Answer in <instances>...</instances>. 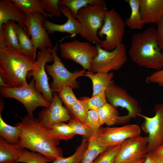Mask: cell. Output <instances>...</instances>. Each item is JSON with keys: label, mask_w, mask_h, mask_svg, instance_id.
I'll use <instances>...</instances> for the list:
<instances>
[{"label": "cell", "mask_w": 163, "mask_h": 163, "mask_svg": "<svg viewBox=\"0 0 163 163\" xmlns=\"http://www.w3.org/2000/svg\"><path fill=\"white\" fill-rule=\"evenodd\" d=\"M97 55L92 60L91 71L93 72L108 73L120 69L127 60L125 45L122 43L114 50L108 51L96 45Z\"/></svg>", "instance_id": "9c48e42d"}, {"label": "cell", "mask_w": 163, "mask_h": 163, "mask_svg": "<svg viewBox=\"0 0 163 163\" xmlns=\"http://www.w3.org/2000/svg\"><path fill=\"white\" fill-rule=\"evenodd\" d=\"M139 0H126L131 9L130 16L125 21L126 25L132 29L141 30L144 25L140 14Z\"/></svg>", "instance_id": "cb8c5ba5"}, {"label": "cell", "mask_w": 163, "mask_h": 163, "mask_svg": "<svg viewBox=\"0 0 163 163\" xmlns=\"http://www.w3.org/2000/svg\"><path fill=\"white\" fill-rule=\"evenodd\" d=\"M85 124L94 132H96L98 131L101 126L97 111L93 110H88Z\"/></svg>", "instance_id": "f35d334b"}, {"label": "cell", "mask_w": 163, "mask_h": 163, "mask_svg": "<svg viewBox=\"0 0 163 163\" xmlns=\"http://www.w3.org/2000/svg\"><path fill=\"white\" fill-rule=\"evenodd\" d=\"M120 145L108 148L101 154L92 163H114Z\"/></svg>", "instance_id": "d590c367"}, {"label": "cell", "mask_w": 163, "mask_h": 163, "mask_svg": "<svg viewBox=\"0 0 163 163\" xmlns=\"http://www.w3.org/2000/svg\"><path fill=\"white\" fill-rule=\"evenodd\" d=\"M16 30L21 47L20 53L32 58L37 60V55L31 39L27 33L20 24H17Z\"/></svg>", "instance_id": "603a6c76"}, {"label": "cell", "mask_w": 163, "mask_h": 163, "mask_svg": "<svg viewBox=\"0 0 163 163\" xmlns=\"http://www.w3.org/2000/svg\"><path fill=\"white\" fill-rule=\"evenodd\" d=\"M88 145V139L84 137L80 144L73 155L66 158L63 157L58 158L50 163H80Z\"/></svg>", "instance_id": "4dcf8cb0"}, {"label": "cell", "mask_w": 163, "mask_h": 163, "mask_svg": "<svg viewBox=\"0 0 163 163\" xmlns=\"http://www.w3.org/2000/svg\"><path fill=\"white\" fill-rule=\"evenodd\" d=\"M39 1L44 11L52 17H61L62 14L59 8V0H39Z\"/></svg>", "instance_id": "74e56055"}, {"label": "cell", "mask_w": 163, "mask_h": 163, "mask_svg": "<svg viewBox=\"0 0 163 163\" xmlns=\"http://www.w3.org/2000/svg\"><path fill=\"white\" fill-rule=\"evenodd\" d=\"M97 132L88 139V145L80 163H92L95 159L108 148L100 145L97 140Z\"/></svg>", "instance_id": "484cf974"}, {"label": "cell", "mask_w": 163, "mask_h": 163, "mask_svg": "<svg viewBox=\"0 0 163 163\" xmlns=\"http://www.w3.org/2000/svg\"><path fill=\"white\" fill-rule=\"evenodd\" d=\"M105 93L108 103L116 108L120 107L128 111L127 115L120 116L117 124L126 123L142 114L137 101L123 88L113 83L108 87Z\"/></svg>", "instance_id": "ba28073f"}, {"label": "cell", "mask_w": 163, "mask_h": 163, "mask_svg": "<svg viewBox=\"0 0 163 163\" xmlns=\"http://www.w3.org/2000/svg\"><path fill=\"white\" fill-rule=\"evenodd\" d=\"M154 111L155 115L153 117L142 114L140 116L144 119L141 128L149 135L148 153L153 152L163 144V102L156 104Z\"/></svg>", "instance_id": "4fadbf2b"}, {"label": "cell", "mask_w": 163, "mask_h": 163, "mask_svg": "<svg viewBox=\"0 0 163 163\" xmlns=\"http://www.w3.org/2000/svg\"><path fill=\"white\" fill-rule=\"evenodd\" d=\"M85 76L89 78L92 81L93 88L92 96L105 92L110 85L114 83V81L112 80L114 73L112 72L94 73L88 71L85 72Z\"/></svg>", "instance_id": "44dd1931"}, {"label": "cell", "mask_w": 163, "mask_h": 163, "mask_svg": "<svg viewBox=\"0 0 163 163\" xmlns=\"http://www.w3.org/2000/svg\"><path fill=\"white\" fill-rule=\"evenodd\" d=\"M53 94V99L50 105L41 111L37 118L47 128L56 123L69 121L71 119L68 110L63 105L59 95L56 92Z\"/></svg>", "instance_id": "2e32d148"}, {"label": "cell", "mask_w": 163, "mask_h": 163, "mask_svg": "<svg viewBox=\"0 0 163 163\" xmlns=\"http://www.w3.org/2000/svg\"><path fill=\"white\" fill-rule=\"evenodd\" d=\"M95 3L106 5V2L103 0H59V5L67 7L72 16L76 18L78 11L81 9L88 5Z\"/></svg>", "instance_id": "f546056e"}, {"label": "cell", "mask_w": 163, "mask_h": 163, "mask_svg": "<svg viewBox=\"0 0 163 163\" xmlns=\"http://www.w3.org/2000/svg\"><path fill=\"white\" fill-rule=\"evenodd\" d=\"M141 131L140 127L136 124L101 127L97 132V140L100 145L108 148L121 145L127 139L140 136Z\"/></svg>", "instance_id": "8fae6325"}, {"label": "cell", "mask_w": 163, "mask_h": 163, "mask_svg": "<svg viewBox=\"0 0 163 163\" xmlns=\"http://www.w3.org/2000/svg\"><path fill=\"white\" fill-rule=\"evenodd\" d=\"M157 24V40L159 48L163 51V18Z\"/></svg>", "instance_id": "60d3db41"}, {"label": "cell", "mask_w": 163, "mask_h": 163, "mask_svg": "<svg viewBox=\"0 0 163 163\" xmlns=\"http://www.w3.org/2000/svg\"><path fill=\"white\" fill-rule=\"evenodd\" d=\"M59 8L61 14L67 18V21L64 24H58L46 19L43 21V27L49 34H53L56 32L66 33L70 34L71 37H74L82 31V27L80 23L72 16L67 7L59 5Z\"/></svg>", "instance_id": "e0dca14e"}, {"label": "cell", "mask_w": 163, "mask_h": 163, "mask_svg": "<svg viewBox=\"0 0 163 163\" xmlns=\"http://www.w3.org/2000/svg\"><path fill=\"white\" fill-rule=\"evenodd\" d=\"M152 153L157 163H163V144L157 148Z\"/></svg>", "instance_id": "b9f144b4"}, {"label": "cell", "mask_w": 163, "mask_h": 163, "mask_svg": "<svg viewBox=\"0 0 163 163\" xmlns=\"http://www.w3.org/2000/svg\"><path fill=\"white\" fill-rule=\"evenodd\" d=\"M129 55L140 66L157 71L163 69V51L158 43L156 29L152 27L133 34Z\"/></svg>", "instance_id": "7a4b0ae2"}, {"label": "cell", "mask_w": 163, "mask_h": 163, "mask_svg": "<svg viewBox=\"0 0 163 163\" xmlns=\"http://www.w3.org/2000/svg\"><path fill=\"white\" fill-rule=\"evenodd\" d=\"M26 18L27 15L11 0H0V29L4 24L13 20L21 24L27 33L24 26Z\"/></svg>", "instance_id": "d6986e66"}, {"label": "cell", "mask_w": 163, "mask_h": 163, "mask_svg": "<svg viewBox=\"0 0 163 163\" xmlns=\"http://www.w3.org/2000/svg\"><path fill=\"white\" fill-rule=\"evenodd\" d=\"M37 68L31 58L9 47L0 48V76L8 87L27 85L28 73Z\"/></svg>", "instance_id": "3957f363"}, {"label": "cell", "mask_w": 163, "mask_h": 163, "mask_svg": "<svg viewBox=\"0 0 163 163\" xmlns=\"http://www.w3.org/2000/svg\"><path fill=\"white\" fill-rule=\"evenodd\" d=\"M59 45L56 43L52 48H50L51 53L54 57V61L51 65L46 64L45 69L47 72L52 77L53 80L50 85L53 92L59 93L62 88L69 86L72 89L79 88V82L77 79L80 77L85 76V70H76L71 72L66 68L59 57L57 52Z\"/></svg>", "instance_id": "5b68a950"}, {"label": "cell", "mask_w": 163, "mask_h": 163, "mask_svg": "<svg viewBox=\"0 0 163 163\" xmlns=\"http://www.w3.org/2000/svg\"><path fill=\"white\" fill-rule=\"evenodd\" d=\"M54 61V57L50 48H46L38 51L36 61L38 68L29 72L28 77H33L36 88L42 94L44 98L51 103L53 99V91L48 82L45 66L48 62Z\"/></svg>", "instance_id": "7c38bea8"}, {"label": "cell", "mask_w": 163, "mask_h": 163, "mask_svg": "<svg viewBox=\"0 0 163 163\" xmlns=\"http://www.w3.org/2000/svg\"><path fill=\"white\" fill-rule=\"evenodd\" d=\"M15 21L10 20L0 29V48L9 47L20 53L21 47L16 30Z\"/></svg>", "instance_id": "ffe728a7"}, {"label": "cell", "mask_w": 163, "mask_h": 163, "mask_svg": "<svg viewBox=\"0 0 163 163\" xmlns=\"http://www.w3.org/2000/svg\"><path fill=\"white\" fill-rule=\"evenodd\" d=\"M145 82L148 83H156L160 86H163V69L147 76Z\"/></svg>", "instance_id": "ab89813d"}, {"label": "cell", "mask_w": 163, "mask_h": 163, "mask_svg": "<svg viewBox=\"0 0 163 163\" xmlns=\"http://www.w3.org/2000/svg\"><path fill=\"white\" fill-rule=\"evenodd\" d=\"M24 149L19 144L10 143L0 138V163H15Z\"/></svg>", "instance_id": "7402d4cb"}, {"label": "cell", "mask_w": 163, "mask_h": 163, "mask_svg": "<svg viewBox=\"0 0 163 163\" xmlns=\"http://www.w3.org/2000/svg\"><path fill=\"white\" fill-rule=\"evenodd\" d=\"M51 161L41 154L24 149L15 163H49Z\"/></svg>", "instance_id": "1f68e13d"}, {"label": "cell", "mask_w": 163, "mask_h": 163, "mask_svg": "<svg viewBox=\"0 0 163 163\" xmlns=\"http://www.w3.org/2000/svg\"><path fill=\"white\" fill-rule=\"evenodd\" d=\"M72 89L70 86H65L58 93L59 97L68 110L78 100L73 93Z\"/></svg>", "instance_id": "8d00e7d4"}, {"label": "cell", "mask_w": 163, "mask_h": 163, "mask_svg": "<svg viewBox=\"0 0 163 163\" xmlns=\"http://www.w3.org/2000/svg\"><path fill=\"white\" fill-rule=\"evenodd\" d=\"M139 5L144 24H157L163 18V0H139Z\"/></svg>", "instance_id": "ac0fdd59"}, {"label": "cell", "mask_w": 163, "mask_h": 163, "mask_svg": "<svg viewBox=\"0 0 163 163\" xmlns=\"http://www.w3.org/2000/svg\"><path fill=\"white\" fill-rule=\"evenodd\" d=\"M46 19V17L38 13L27 15L24 26L27 29L28 35L31 37L36 53L37 49L41 50L46 48H52L53 47L49 34L43 26V21Z\"/></svg>", "instance_id": "5bb4252c"}, {"label": "cell", "mask_w": 163, "mask_h": 163, "mask_svg": "<svg viewBox=\"0 0 163 163\" xmlns=\"http://www.w3.org/2000/svg\"><path fill=\"white\" fill-rule=\"evenodd\" d=\"M59 46L62 57L71 60L80 64L84 69L91 71V62L98 54L96 46L77 40L60 43Z\"/></svg>", "instance_id": "30bf717a"}, {"label": "cell", "mask_w": 163, "mask_h": 163, "mask_svg": "<svg viewBox=\"0 0 163 163\" xmlns=\"http://www.w3.org/2000/svg\"><path fill=\"white\" fill-rule=\"evenodd\" d=\"M108 11L106 5L95 3L81 9L76 18L80 23L81 36L88 41L99 45L101 40L98 37V30L102 28Z\"/></svg>", "instance_id": "277c9868"}, {"label": "cell", "mask_w": 163, "mask_h": 163, "mask_svg": "<svg viewBox=\"0 0 163 163\" xmlns=\"http://www.w3.org/2000/svg\"><path fill=\"white\" fill-rule=\"evenodd\" d=\"M0 95L5 98L15 99L25 107L28 115L34 117L33 112L39 107H47L51 103L46 100L36 88L33 78L27 85L16 88H0Z\"/></svg>", "instance_id": "8992f818"}, {"label": "cell", "mask_w": 163, "mask_h": 163, "mask_svg": "<svg viewBox=\"0 0 163 163\" xmlns=\"http://www.w3.org/2000/svg\"><path fill=\"white\" fill-rule=\"evenodd\" d=\"M21 131L17 126L8 124L2 118L0 112V136L8 142L19 143Z\"/></svg>", "instance_id": "4316f807"}, {"label": "cell", "mask_w": 163, "mask_h": 163, "mask_svg": "<svg viewBox=\"0 0 163 163\" xmlns=\"http://www.w3.org/2000/svg\"><path fill=\"white\" fill-rule=\"evenodd\" d=\"M47 128L50 133L59 141L70 139L75 135L69 124L63 122L56 123Z\"/></svg>", "instance_id": "f1b7e54d"}, {"label": "cell", "mask_w": 163, "mask_h": 163, "mask_svg": "<svg viewBox=\"0 0 163 163\" xmlns=\"http://www.w3.org/2000/svg\"><path fill=\"white\" fill-rule=\"evenodd\" d=\"M125 21L114 8L107 11L103 25L97 34L105 39L99 44L102 48L111 51L122 43L125 26Z\"/></svg>", "instance_id": "52a82bcc"}, {"label": "cell", "mask_w": 163, "mask_h": 163, "mask_svg": "<svg viewBox=\"0 0 163 163\" xmlns=\"http://www.w3.org/2000/svg\"><path fill=\"white\" fill-rule=\"evenodd\" d=\"M26 15L34 13H38L47 17L53 18L43 9L39 0H11Z\"/></svg>", "instance_id": "83f0119b"}, {"label": "cell", "mask_w": 163, "mask_h": 163, "mask_svg": "<svg viewBox=\"0 0 163 163\" xmlns=\"http://www.w3.org/2000/svg\"><path fill=\"white\" fill-rule=\"evenodd\" d=\"M143 163H157L153 157L152 153H148Z\"/></svg>", "instance_id": "7bdbcfd3"}, {"label": "cell", "mask_w": 163, "mask_h": 163, "mask_svg": "<svg viewBox=\"0 0 163 163\" xmlns=\"http://www.w3.org/2000/svg\"><path fill=\"white\" fill-rule=\"evenodd\" d=\"M16 126L21 131L18 144L23 148L41 154L51 162L63 157L62 149L57 147L59 141L50 133L38 118L27 115Z\"/></svg>", "instance_id": "6da1fadb"}, {"label": "cell", "mask_w": 163, "mask_h": 163, "mask_svg": "<svg viewBox=\"0 0 163 163\" xmlns=\"http://www.w3.org/2000/svg\"><path fill=\"white\" fill-rule=\"evenodd\" d=\"M88 110L97 111L107 102L105 92H101L95 95L80 100Z\"/></svg>", "instance_id": "836d02e7"}, {"label": "cell", "mask_w": 163, "mask_h": 163, "mask_svg": "<svg viewBox=\"0 0 163 163\" xmlns=\"http://www.w3.org/2000/svg\"><path fill=\"white\" fill-rule=\"evenodd\" d=\"M148 136H139L129 138L121 145L114 163H131L145 158Z\"/></svg>", "instance_id": "9a60e30c"}, {"label": "cell", "mask_w": 163, "mask_h": 163, "mask_svg": "<svg viewBox=\"0 0 163 163\" xmlns=\"http://www.w3.org/2000/svg\"><path fill=\"white\" fill-rule=\"evenodd\" d=\"M75 134L83 136L88 139L91 138L95 132L85 123L75 118H71L68 123Z\"/></svg>", "instance_id": "d6a6232c"}, {"label": "cell", "mask_w": 163, "mask_h": 163, "mask_svg": "<svg viewBox=\"0 0 163 163\" xmlns=\"http://www.w3.org/2000/svg\"><path fill=\"white\" fill-rule=\"evenodd\" d=\"M0 88L8 87L7 85L5 83L2 78L0 76Z\"/></svg>", "instance_id": "ee69618b"}, {"label": "cell", "mask_w": 163, "mask_h": 163, "mask_svg": "<svg viewBox=\"0 0 163 163\" xmlns=\"http://www.w3.org/2000/svg\"><path fill=\"white\" fill-rule=\"evenodd\" d=\"M68 110L74 118L85 123L88 110L80 100L78 99Z\"/></svg>", "instance_id": "e575fe53"}, {"label": "cell", "mask_w": 163, "mask_h": 163, "mask_svg": "<svg viewBox=\"0 0 163 163\" xmlns=\"http://www.w3.org/2000/svg\"><path fill=\"white\" fill-rule=\"evenodd\" d=\"M145 158H144L139 160L136 161L135 162H134L131 163H143V162H144L145 161Z\"/></svg>", "instance_id": "f6af8a7d"}, {"label": "cell", "mask_w": 163, "mask_h": 163, "mask_svg": "<svg viewBox=\"0 0 163 163\" xmlns=\"http://www.w3.org/2000/svg\"><path fill=\"white\" fill-rule=\"evenodd\" d=\"M101 126L106 124L111 126L117 124L120 117L116 108L106 103L98 110Z\"/></svg>", "instance_id": "d4e9b609"}]
</instances>
